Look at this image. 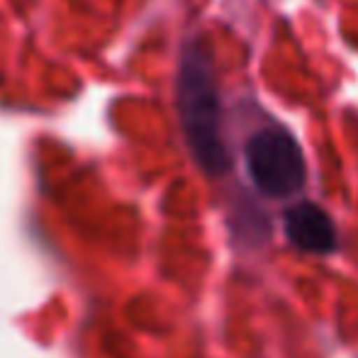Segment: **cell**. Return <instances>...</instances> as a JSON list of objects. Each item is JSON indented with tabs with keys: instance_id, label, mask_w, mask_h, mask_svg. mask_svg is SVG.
I'll return each instance as SVG.
<instances>
[{
	"instance_id": "7a4b0ae2",
	"label": "cell",
	"mask_w": 358,
	"mask_h": 358,
	"mask_svg": "<svg viewBox=\"0 0 358 358\" xmlns=\"http://www.w3.org/2000/svg\"><path fill=\"white\" fill-rule=\"evenodd\" d=\"M249 176L268 198H287L305 183V156L290 132L268 127L256 132L246 144Z\"/></svg>"
},
{
	"instance_id": "6da1fadb",
	"label": "cell",
	"mask_w": 358,
	"mask_h": 358,
	"mask_svg": "<svg viewBox=\"0 0 358 358\" xmlns=\"http://www.w3.org/2000/svg\"><path fill=\"white\" fill-rule=\"evenodd\" d=\"M176 90L180 124L195 161L205 173L222 176L229 169V154L220 132V95L210 57L198 42L183 49Z\"/></svg>"
},
{
	"instance_id": "3957f363",
	"label": "cell",
	"mask_w": 358,
	"mask_h": 358,
	"mask_svg": "<svg viewBox=\"0 0 358 358\" xmlns=\"http://www.w3.org/2000/svg\"><path fill=\"white\" fill-rule=\"evenodd\" d=\"M285 234L297 249L310 254H331L336 249L334 222L315 203H300L287 210Z\"/></svg>"
}]
</instances>
